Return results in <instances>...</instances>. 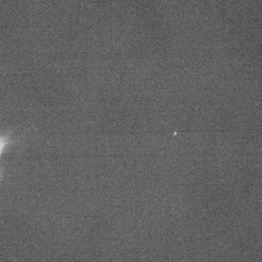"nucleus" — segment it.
I'll return each mask as SVG.
<instances>
[{
    "label": "nucleus",
    "instance_id": "f257e3e1",
    "mask_svg": "<svg viewBox=\"0 0 262 262\" xmlns=\"http://www.w3.org/2000/svg\"><path fill=\"white\" fill-rule=\"evenodd\" d=\"M8 144H9V137L7 136H0V156L3 154Z\"/></svg>",
    "mask_w": 262,
    "mask_h": 262
}]
</instances>
